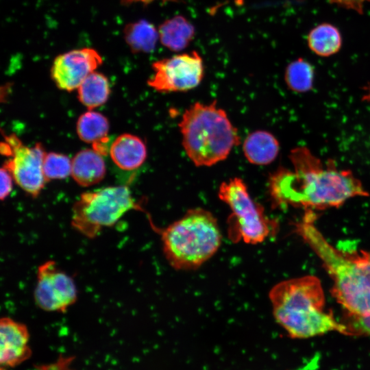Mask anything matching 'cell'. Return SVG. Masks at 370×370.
Instances as JSON below:
<instances>
[{"instance_id":"obj_1","label":"cell","mask_w":370,"mask_h":370,"mask_svg":"<svg viewBox=\"0 0 370 370\" xmlns=\"http://www.w3.org/2000/svg\"><path fill=\"white\" fill-rule=\"evenodd\" d=\"M289 158L292 170L280 166L269 177V195L275 207L322 210L369 195L351 171L338 169L331 159L322 162L307 147L293 149Z\"/></svg>"},{"instance_id":"obj_2","label":"cell","mask_w":370,"mask_h":370,"mask_svg":"<svg viewBox=\"0 0 370 370\" xmlns=\"http://www.w3.org/2000/svg\"><path fill=\"white\" fill-rule=\"evenodd\" d=\"M296 232L319 257L334 285L332 293L346 312L347 317L370 314V253H343L334 248L306 214L296 225Z\"/></svg>"},{"instance_id":"obj_3","label":"cell","mask_w":370,"mask_h":370,"mask_svg":"<svg viewBox=\"0 0 370 370\" xmlns=\"http://www.w3.org/2000/svg\"><path fill=\"white\" fill-rule=\"evenodd\" d=\"M269 297L277 323L295 338H307L332 331L347 334L345 325L324 311L325 296L320 280L306 275L275 284Z\"/></svg>"},{"instance_id":"obj_4","label":"cell","mask_w":370,"mask_h":370,"mask_svg":"<svg viewBox=\"0 0 370 370\" xmlns=\"http://www.w3.org/2000/svg\"><path fill=\"white\" fill-rule=\"evenodd\" d=\"M178 127L184 149L197 166H210L225 160L241 142L237 129L216 101L190 106Z\"/></svg>"},{"instance_id":"obj_5","label":"cell","mask_w":370,"mask_h":370,"mask_svg":"<svg viewBox=\"0 0 370 370\" xmlns=\"http://www.w3.org/2000/svg\"><path fill=\"white\" fill-rule=\"evenodd\" d=\"M160 233L165 258L176 270L199 268L217 252L222 243L217 218L201 208L189 209Z\"/></svg>"},{"instance_id":"obj_6","label":"cell","mask_w":370,"mask_h":370,"mask_svg":"<svg viewBox=\"0 0 370 370\" xmlns=\"http://www.w3.org/2000/svg\"><path fill=\"white\" fill-rule=\"evenodd\" d=\"M133 209L142 210L126 186H108L82 193L72 208L71 226L83 236L95 238Z\"/></svg>"},{"instance_id":"obj_7","label":"cell","mask_w":370,"mask_h":370,"mask_svg":"<svg viewBox=\"0 0 370 370\" xmlns=\"http://www.w3.org/2000/svg\"><path fill=\"white\" fill-rule=\"evenodd\" d=\"M218 197L231 210L227 232L232 241L257 245L273 232L274 221L267 217L264 208L253 199L241 178L235 177L222 182Z\"/></svg>"},{"instance_id":"obj_8","label":"cell","mask_w":370,"mask_h":370,"mask_svg":"<svg viewBox=\"0 0 370 370\" xmlns=\"http://www.w3.org/2000/svg\"><path fill=\"white\" fill-rule=\"evenodd\" d=\"M147 84L159 92H186L198 86L204 76V62L193 51L154 62Z\"/></svg>"},{"instance_id":"obj_9","label":"cell","mask_w":370,"mask_h":370,"mask_svg":"<svg viewBox=\"0 0 370 370\" xmlns=\"http://www.w3.org/2000/svg\"><path fill=\"white\" fill-rule=\"evenodd\" d=\"M3 153L11 156L4 166L12 174L15 182L25 193L36 197L47 182L43 173V161L46 152L38 143L34 147L25 146L15 136H5L1 143Z\"/></svg>"},{"instance_id":"obj_10","label":"cell","mask_w":370,"mask_h":370,"mask_svg":"<svg viewBox=\"0 0 370 370\" xmlns=\"http://www.w3.org/2000/svg\"><path fill=\"white\" fill-rule=\"evenodd\" d=\"M77 299L74 280L54 260H47L38 266L34 291L38 308L47 312H65Z\"/></svg>"},{"instance_id":"obj_11","label":"cell","mask_w":370,"mask_h":370,"mask_svg":"<svg viewBox=\"0 0 370 370\" xmlns=\"http://www.w3.org/2000/svg\"><path fill=\"white\" fill-rule=\"evenodd\" d=\"M99 53L91 48L73 49L58 55L51 68V77L61 90L72 91L102 64Z\"/></svg>"},{"instance_id":"obj_12","label":"cell","mask_w":370,"mask_h":370,"mask_svg":"<svg viewBox=\"0 0 370 370\" xmlns=\"http://www.w3.org/2000/svg\"><path fill=\"white\" fill-rule=\"evenodd\" d=\"M27 326L12 318L0 320V364L1 369L14 367L27 360L32 354Z\"/></svg>"},{"instance_id":"obj_13","label":"cell","mask_w":370,"mask_h":370,"mask_svg":"<svg viewBox=\"0 0 370 370\" xmlns=\"http://www.w3.org/2000/svg\"><path fill=\"white\" fill-rule=\"evenodd\" d=\"M109 153L114 163L125 171L138 169L145 162L147 155L143 140L131 134L119 136L110 145Z\"/></svg>"},{"instance_id":"obj_14","label":"cell","mask_w":370,"mask_h":370,"mask_svg":"<svg viewBox=\"0 0 370 370\" xmlns=\"http://www.w3.org/2000/svg\"><path fill=\"white\" fill-rule=\"evenodd\" d=\"M77 134L84 142L92 145L93 149L102 156L110 151L108 134L110 125L101 113L89 110L82 114L77 121Z\"/></svg>"},{"instance_id":"obj_15","label":"cell","mask_w":370,"mask_h":370,"mask_svg":"<svg viewBox=\"0 0 370 370\" xmlns=\"http://www.w3.org/2000/svg\"><path fill=\"white\" fill-rule=\"evenodd\" d=\"M71 175L82 186L100 182L106 175V164L101 153L85 149L77 152L71 160Z\"/></svg>"},{"instance_id":"obj_16","label":"cell","mask_w":370,"mask_h":370,"mask_svg":"<svg viewBox=\"0 0 370 370\" xmlns=\"http://www.w3.org/2000/svg\"><path fill=\"white\" fill-rule=\"evenodd\" d=\"M243 151L249 163L267 165L277 158L280 144L271 133L264 130H256L249 134L245 138Z\"/></svg>"},{"instance_id":"obj_17","label":"cell","mask_w":370,"mask_h":370,"mask_svg":"<svg viewBox=\"0 0 370 370\" xmlns=\"http://www.w3.org/2000/svg\"><path fill=\"white\" fill-rule=\"evenodd\" d=\"M161 43L171 51L185 49L192 40L195 30L192 24L184 17L175 16L166 21L159 27Z\"/></svg>"},{"instance_id":"obj_18","label":"cell","mask_w":370,"mask_h":370,"mask_svg":"<svg viewBox=\"0 0 370 370\" xmlns=\"http://www.w3.org/2000/svg\"><path fill=\"white\" fill-rule=\"evenodd\" d=\"M307 42L310 49L316 55L329 57L340 50L342 37L338 28L333 25L321 23L310 30Z\"/></svg>"},{"instance_id":"obj_19","label":"cell","mask_w":370,"mask_h":370,"mask_svg":"<svg viewBox=\"0 0 370 370\" xmlns=\"http://www.w3.org/2000/svg\"><path fill=\"white\" fill-rule=\"evenodd\" d=\"M123 35L127 45L134 53H150L159 38L154 25L143 19L128 23L124 28Z\"/></svg>"},{"instance_id":"obj_20","label":"cell","mask_w":370,"mask_h":370,"mask_svg":"<svg viewBox=\"0 0 370 370\" xmlns=\"http://www.w3.org/2000/svg\"><path fill=\"white\" fill-rule=\"evenodd\" d=\"M79 101L89 110L104 104L108 99L110 86L102 73H91L77 88Z\"/></svg>"},{"instance_id":"obj_21","label":"cell","mask_w":370,"mask_h":370,"mask_svg":"<svg viewBox=\"0 0 370 370\" xmlns=\"http://www.w3.org/2000/svg\"><path fill=\"white\" fill-rule=\"evenodd\" d=\"M314 70L311 64L303 58L291 62L286 68L285 82L292 91L301 93L313 86Z\"/></svg>"},{"instance_id":"obj_22","label":"cell","mask_w":370,"mask_h":370,"mask_svg":"<svg viewBox=\"0 0 370 370\" xmlns=\"http://www.w3.org/2000/svg\"><path fill=\"white\" fill-rule=\"evenodd\" d=\"M71 160L62 153H47L43 161V173L47 182L64 179L71 174Z\"/></svg>"},{"instance_id":"obj_23","label":"cell","mask_w":370,"mask_h":370,"mask_svg":"<svg viewBox=\"0 0 370 370\" xmlns=\"http://www.w3.org/2000/svg\"><path fill=\"white\" fill-rule=\"evenodd\" d=\"M348 319V325H345L347 334H370V314Z\"/></svg>"},{"instance_id":"obj_24","label":"cell","mask_w":370,"mask_h":370,"mask_svg":"<svg viewBox=\"0 0 370 370\" xmlns=\"http://www.w3.org/2000/svg\"><path fill=\"white\" fill-rule=\"evenodd\" d=\"M1 200L5 199L12 190L13 177L11 173L4 166L1 169Z\"/></svg>"},{"instance_id":"obj_25","label":"cell","mask_w":370,"mask_h":370,"mask_svg":"<svg viewBox=\"0 0 370 370\" xmlns=\"http://www.w3.org/2000/svg\"><path fill=\"white\" fill-rule=\"evenodd\" d=\"M330 3L341 7L361 13L364 5L370 0H328Z\"/></svg>"},{"instance_id":"obj_26","label":"cell","mask_w":370,"mask_h":370,"mask_svg":"<svg viewBox=\"0 0 370 370\" xmlns=\"http://www.w3.org/2000/svg\"><path fill=\"white\" fill-rule=\"evenodd\" d=\"M365 92L362 97V100L370 103V84L363 88Z\"/></svg>"}]
</instances>
